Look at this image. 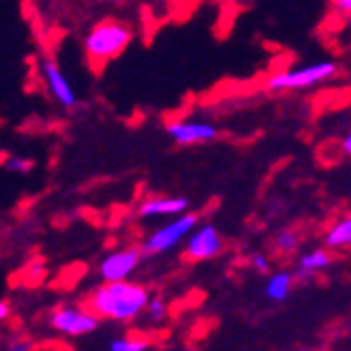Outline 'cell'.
Wrapping results in <instances>:
<instances>
[{"instance_id": "obj_8", "label": "cell", "mask_w": 351, "mask_h": 351, "mask_svg": "<svg viewBox=\"0 0 351 351\" xmlns=\"http://www.w3.org/2000/svg\"><path fill=\"white\" fill-rule=\"evenodd\" d=\"M39 71H41V77L47 86V90L51 93V97H54V101L66 110L75 108V103H77L75 90L71 88V84H69V80L64 77V73L60 71L58 62L45 56L39 62Z\"/></svg>"}, {"instance_id": "obj_18", "label": "cell", "mask_w": 351, "mask_h": 351, "mask_svg": "<svg viewBox=\"0 0 351 351\" xmlns=\"http://www.w3.org/2000/svg\"><path fill=\"white\" fill-rule=\"evenodd\" d=\"M249 263H251V268L255 272H259V274H266L270 270V259L263 255V253H253L251 259H249Z\"/></svg>"}, {"instance_id": "obj_13", "label": "cell", "mask_w": 351, "mask_h": 351, "mask_svg": "<svg viewBox=\"0 0 351 351\" xmlns=\"http://www.w3.org/2000/svg\"><path fill=\"white\" fill-rule=\"evenodd\" d=\"M293 276H295V274L285 272V270L274 272V274L268 278V283H266V295L270 298V300L283 302L285 298L289 295L291 287H293Z\"/></svg>"}, {"instance_id": "obj_19", "label": "cell", "mask_w": 351, "mask_h": 351, "mask_svg": "<svg viewBox=\"0 0 351 351\" xmlns=\"http://www.w3.org/2000/svg\"><path fill=\"white\" fill-rule=\"evenodd\" d=\"M332 9L345 20H351V0H332Z\"/></svg>"}, {"instance_id": "obj_16", "label": "cell", "mask_w": 351, "mask_h": 351, "mask_svg": "<svg viewBox=\"0 0 351 351\" xmlns=\"http://www.w3.org/2000/svg\"><path fill=\"white\" fill-rule=\"evenodd\" d=\"M5 169L11 173H28L32 169V161L28 156H20V154H11L5 159Z\"/></svg>"}, {"instance_id": "obj_5", "label": "cell", "mask_w": 351, "mask_h": 351, "mask_svg": "<svg viewBox=\"0 0 351 351\" xmlns=\"http://www.w3.org/2000/svg\"><path fill=\"white\" fill-rule=\"evenodd\" d=\"M99 319L101 317L95 311L82 308V306H71V304L58 306L49 313V326L56 332H60V335H66V337L90 335L93 330H97Z\"/></svg>"}, {"instance_id": "obj_20", "label": "cell", "mask_w": 351, "mask_h": 351, "mask_svg": "<svg viewBox=\"0 0 351 351\" xmlns=\"http://www.w3.org/2000/svg\"><path fill=\"white\" fill-rule=\"evenodd\" d=\"M7 351H30V341L13 337L7 341Z\"/></svg>"}, {"instance_id": "obj_12", "label": "cell", "mask_w": 351, "mask_h": 351, "mask_svg": "<svg viewBox=\"0 0 351 351\" xmlns=\"http://www.w3.org/2000/svg\"><path fill=\"white\" fill-rule=\"evenodd\" d=\"M326 247L328 249H345L351 247V213L339 219L335 225L326 232Z\"/></svg>"}, {"instance_id": "obj_22", "label": "cell", "mask_w": 351, "mask_h": 351, "mask_svg": "<svg viewBox=\"0 0 351 351\" xmlns=\"http://www.w3.org/2000/svg\"><path fill=\"white\" fill-rule=\"evenodd\" d=\"M9 313H11L9 304H7V302H0V319H5Z\"/></svg>"}, {"instance_id": "obj_1", "label": "cell", "mask_w": 351, "mask_h": 351, "mask_svg": "<svg viewBox=\"0 0 351 351\" xmlns=\"http://www.w3.org/2000/svg\"><path fill=\"white\" fill-rule=\"evenodd\" d=\"M148 302H150L148 289L139 283H133V280L103 283L88 298V306L101 319H112L122 324L137 319L146 311Z\"/></svg>"}, {"instance_id": "obj_14", "label": "cell", "mask_w": 351, "mask_h": 351, "mask_svg": "<svg viewBox=\"0 0 351 351\" xmlns=\"http://www.w3.org/2000/svg\"><path fill=\"white\" fill-rule=\"evenodd\" d=\"M298 244H300V236L293 230H280L274 238V249L278 253H293L298 249Z\"/></svg>"}, {"instance_id": "obj_9", "label": "cell", "mask_w": 351, "mask_h": 351, "mask_svg": "<svg viewBox=\"0 0 351 351\" xmlns=\"http://www.w3.org/2000/svg\"><path fill=\"white\" fill-rule=\"evenodd\" d=\"M221 251H223V238L215 225L195 227L193 234L186 238V257L195 261L213 259Z\"/></svg>"}, {"instance_id": "obj_4", "label": "cell", "mask_w": 351, "mask_h": 351, "mask_svg": "<svg viewBox=\"0 0 351 351\" xmlns=\"http://www.w3.org/2000/svg\"><path fill=\"white\" fill-rule=\"evenodd\" d=\"M197 225V217L191 215V213H184V215H178L173 221L161 225L159 230H154L142 244V251L144 253H150V255H159V253H165L169 249H173L176 244L182 242L184 238H189L193 234Z\"/></svg>"}, {"instance_id": "obj_21", "label": "cell", "mask_w": 351, "mask_h": 351, "mask_svg": "<svg viewBox=\"0 0 351 351\" xmlns=\"http://www.w3.org/2000/svg\"><path fill=\"white\" fill-rule=\"evenodd\" d=\"M341 150H343L345 156H351V131L341 139Z\"/></svg>"}, {"instance_id": "obj_2", "label": "cell", "mask_w": 351, "mask_h": 351, "mask_svg": "<svg viewBox=\"0 0 351 351\" xmlns=\"http://www.w3.org/2000/svg\"><path fill=\"white\" fill-rule=\"evenodd\" d=\"M133 41V30L120 20H103L84 37V54L93 66H103L118 58Z\"/></svg>"}, {"instance_id": "obj_23", "label": "cell", "mask_w": 351, "mask_h": 351, "mask_svg": "<svg viewBox=\"0 0 351 351\" xmlns=\"http://www.w3.org/2000/svg\"><path fill=\"white\" fill-rule=\"evenodd\" d=\"M182 351H197V349H182Z\"/></svg>"}, {"instance_id": "obj_11", "label": "cell", "mask_w": 351, "mask_h": 351, "mask_svg": "<svg viewBox=\"0 0 351 351\" xmlns=\"http://www.w3.org/2000/svg\"><path fill=\"white\" fill-rule=\"evenodd\" d=\"M330 266V255L328 251L324 249H315L311 253H304L300 255V259H298V268H295V278H300V280H306L311 276H315L317 272L326 270Z\"/></svg>"}, {"instance_id": "obj_17", "label": "cell", "mask_w": 351, "mask_h": 351, "mask_svg": "<svg viewBox=\"0 0 351 351\" xmlns=\"http://www.w3.org/2000/svg\"><path fill=\"white\" fill-rule=\"evenodd\" d=\"M144 313L150 322H161L165 317V302L161 300V298H150V302H148Z\"/></svg>"}, {"instance_id": "obj_7", "label": "cell", "mask_w": 351, "mask_h": 351, "mask_svg": "<svg viewBox=\"0 0 351 351\" xmlns=\"http://www.w3.org/2000/svg\"><path fill=\"white\" fill-rule=\"evenodd\" d=\"M165 133L173 139L178 146H195V144H208L217 139L219 131L215 125L204 120H171L167 122Z\"/></svg>"}, {"instance_id": "obj_15", "label": "cell", "mask_w": 351, "mask_h": 351, "mask_svg": "<svg viewBox=\"0 0 351 351\" xmlns=\"http://www.w3.org/2000/svg\"><path fill=\"white\" fill-rule=\"evenodd\" d=\"M148 349V341L144 339H133V337H125V339H114L110 343V351H146Z\"/></svg>"}, {"instance_id": "obj_3", "label": "cell", "mask_w": 351, "mask_h": 351, "mask_svg": "<svg viewBox=\"0 0 351 351\" xmlns=\"http://www.w3.org/2000/svg\"><path fill=\"white\" fill-rule=\"evenodd\" d=\"M339 73V64L335 60H317L311 64L293 66L287 71L272 73L263 86L270 93H285V90H304V88L324 84Z\"/></svg>"}, {"instance_id": "obj_24", "label": "cell", "mask_w": 351, "mask_h": 351, "mask_svg": "<svg viewBox=\"0 0 351 351\" xmlns=\"http://www.w3.org/2000/svg\"><path fill=\"white\" fill-rule=\"evenodd\" d=\"M300 351H308V349H300Z\"/></svg>"}, {"instance_id": "obj_10", "label": "cell", "mask_w": 351, "mask_h": 351, "mask_svg": "<svg viewBox=\"0 0 351 351\" xmlns=\"http://www.w3.org/2000/svg\"><path fill=\"white\" fill-rule=\"evenodd\" d=\"M189 208L186 197H150L139 204L137 215L142 219H156V217H178L184 215Z\"/></svg>"}, {"instance_id": "obj_6", "label": "cell", "mask_w": 351, "mask_h": 351, "mask_svg": "<svg viewBox=\"0 0 351 351\" xmlns=\"http://www.w3.org/2000/svg\"><path fill=\"white\" fill-rule=\"evenodd\" d=\"M142 261V251L139 249H120L114 253H108L99 261V274L103 283H116V280H129V276L135 272V268Z\"/></svg>"}]
</instances>
